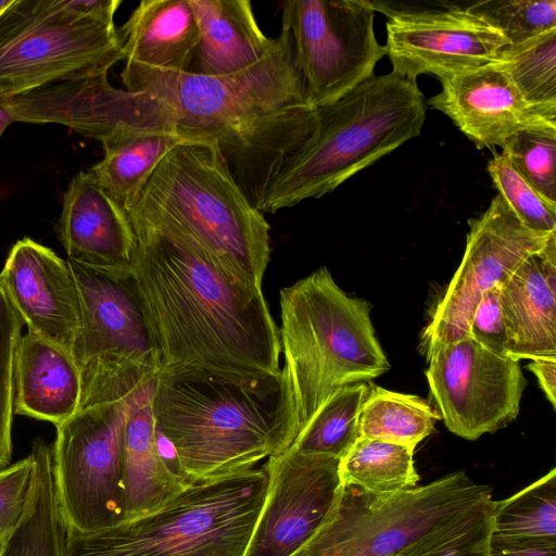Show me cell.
<instances>
[{
  "label": "cell",
  "mask_w": 556,
  "mask_h": 556,
  "mask_svg": "<svg viewBox=\"0 0 556 556\" xmlns=\"http://www.w3.org/2000/svg\"><path fill=\"white\" fill-rule=\"evenodd\" d=\"M122 113L131 128L174 127L217 144L256 206L317 126L288 30L255 64L226 76L124 66Z\"/></svg>",
  "instance_id": "1"
},
{
  "label": "cell",
  "mask_w": 556,
  "mask_h": 556,
  "mask_svg": "<svg viewBox=\"0 0 556 556\" xmlns=\"http://www.w3.org/2000/svg\"><path fill=\"white\" fill-rule=\"evenodd\" d=\"M127 214L136 239L131 273L161 368L279 372V328L263 292L229 278L169 216L140 203Z\"/></svg>",
  "instance_id": "2"
},
{
  "label": "cell",
  "mask_w": 556,
  "mask_h": 556,
  "mask_svg": "<svg viewBox=\"0 0 556 556\" xmlns=\"http://www.w3.org/2000/svg\"><path fill=\"white\" fill-rule=\"evenodd\" d=\"M152 409L164 456L189 482L253 468L299 433L287 371L230 372L193 364L161 368Z\"/></svg>",
  "instance_id": "3"
},
{
  "label": "cell",
  "mask_w": 556,
  "mask_h": 556,
  "mask_svg": "<svg viewBox=\"0 0 556 556\" xmlns=\"http://www.w3.org/2000/svg\"><path fill=\"white\" fill-rule=\"evenodd\" d=\"M427 104L417 81L392 71L372 75L336 102L316 109L307 143L266 189L263 214L318 199L420 135Z\"/></svg>",
  "instance_id": "4"
},
{
  "label": "cell",
  "mask_w": 556,
  "mask_h": 556,
  "mask_svg": "<svg viewBox=\"0 0 556 556\" xmlns=\"http://www.w3.org/2000/svg\"><path fill=\"white\" fill-rule=\"evenodd\" d=\"M494 502L491 488L464 470L391 494L344 485L328 520L293 556H424L489 518Z\"/></svg>",
  "instance_id": "5"
},
{
  "label": "cell",
  "mask_w": 556,
  "mask_h": 556,
  "mask_svg": "<svg viewBox=\"0 0 556 556\" xmlns=\"http://www.w3.org/2000/svg\"><path fill=\"white\" fill-rule=\"evenodd\" d=\"M279 304L283 369L299 431L334 390L390 370L370 319V303L343 291L327 267L282 288Z\"/></svg>",
  "instance_id": "6"
},
{
  "label": "cell",
  "mask_w": 556,
  "mask_h": 556,
  "mask_svg": "<svg viewBox=\"0 0 556 556\" xmlns=\"http://www.w3.org/2000/svg\"><path fill=\"white\" fill-rule=\"evenodd\" d=\"M137 203L169 216L229 278L262 291L270 258L269 224L240 188L215 142L187 141L174 148Z\"/></svg>",
  "instance_id": "7"
},
{
  "label": "cell",
  "mask_w": 556,
  "mask_h": 556,
  "mask_svg": "<svg viewBox=\"0 0 556 556\" xmlns=\"http://www.w3.org/2000/svg\"><path fill=\"white\" fill-rule=\"evenodd\" d=\"M267 482L253 468L194 481L150 514L94 532L67 529L65 556H242Z\"/></svg>",
  "instance_id": "8"
},
{
  "label": "cell",
  "mask_w": 556,
  "mask_h": 556,
  "mask_svg": "<svg viewBox=\"0 0 556 556\" xmlns=\"http://www.w3.org/2000/svg\"><path fill=\"white\" fill-rule=\"evenodd\" d=\"M121 0H13L0 14V89L21 94L103 74L124 60Z\"/></svg>",
  "instance_id": "9"
},
{
  "label": "cell",
  "mask_w": 556,
  "mask_h": 556,
  "mask_svg": "<svg viewBox=\"0 0 556 556\" xmlns=\"http://www.w3.org/2000/svg\"><path fill=\"white\" fill-rule=\"evenodd\" d=\"M135 389L115 400H80L55 426L53 473L67 529L94 532L125 521L123 442Z\"/></svg>",
  "instance_id": "10"
},
{
  "label": "cell",
  "mask_w": 556,
  "mask_h": 556,
  "mask_svg": "<svg viewBox=\"0 0 556 556\" xmlns=\"http://www.w3.org/2000/svg\"><path fill=\"white\" fill-rule=\"evenodd\" d=\"M367 0H288L282 24L315 108L331 104L374 75L386 55Z\"/></svg>",
  "instance_id": "11"
},
{
  "label": "cell",
  "mask_w": 556,
  "mask_h": 556,
  "mask_svg": "<svg viewBox=\"0 0 556 556\" xmlns=\"http://www.w3.org/2000/svg\"><path fill=\"white\" fill-rule=\"evenodd\" d=\"M468 225L462 262L421 331L419 349L426 358L435 348L468 337L483 293L503 282L527 256L556 236L526 227L498 193Z\"/></svg>",
  "instance_id": "12"
},
{
  "label": "cell",
  "mask_w": 556,
  "mask_h": 556,
  "mask_svg": "<svg viewBox=\"0 0 556 556\" xmlns=\"http://www.w3.org/2000/svg\"><path fill=\"white\" fill-rule=\"evenodd\" d=\"M80 303L71 354L81 379L132 367L159 371L160 361L131 269H109L66 260Z\"/></svg>",
  "instance_id": "13"
},
{
  "label": "cell",
  "mask_w": 556,
  "mask_h": 556,
  "mask_svg": "<svg viewBox=\"0 0 556 556\" xmlns=\"http://www.w3.org/2000/svg\"><path fill=\"white\" fill-rule=\"evenodd\" d=\"M426 361L431 397L457 437L473 441L517 418L527 383L519 361L494 354L469 336L435 348Z\"/></svg>",
  "instance_id": "14"
},
{
  "label": "cell",
  "mask_w": 556,
  "mask_h": 556,
  "mask_svg": "<svg viewBox=\"0 0 556 556\" xmlns=\"http://www.w3.org/2000/svg\"><path fill=\"white\" fill-rule=\"evenodd\" d=\"M340 459L287 448L264 465L268 482L242 556H293L333 511L343 488Z\"/></svg>",
  "instance_id": "15"
},
{
  "label": "cell",
  "mask_w": 556,
  "mask_h": 556,
  "mask_svg": "<svg viewBox=\"0 0 556 556\" xmlns=\"http://www.w3.org/2000/svg\"><path fill=\"white\" fill-rule=\"evenodd\" d=\"M384 47L392 72L413 80L431 74L444 80L493 62L508 45L495 28L466 8L383 10Z\"/></svg>",
  "instance_id": "16"
},
{
  "label": "cell",
  "mask_w": 556,
  "mask_h": 556,
  "mask_svg": "<svg viewBox=\"0 0 556 556\" xmlns=\"http://www.w3.org/2000/svg\"><path fill=\"white\" fill-rule=\"evenodd\" d=\"M0 285L27 331L71 353L79 328L80 303L67 261L23 238L9 252Z\"/></svg>",
  "instance_id": "17"
},
{
  "label": "cell",
  "mask_w": 556,
  "mask_h": 556,
  "mask_svg": "<svg viewBox=\"0 0 556 556\" xmlns=\"http://www.w3.org/2000/svg\"><path fill=\"white\" fill-rule=\"evenodd\" d=\"M441 85L442 90L427 104L448 116L478 149L502 148L523 130H556V122L534 109L494 62L441 80Z\"/></svg>",
  "instance_id": "18"
},
{
  "label": "cell",
  "mask_w": 556,
  "mask_h": 556,
  "mask_svg": "<svg viewBox=\"0 0 556 556\" xmlns=\"http://www.w3.org/2000/svg\"><path fill=\"white\" fill-rule=\"evenodd\" d=\"M56 232L67 258L109 269H131L136 245L127 212L85 172L63 194Z\"/></svg>",
  "instance_id": "19"
},
{
  "label": "cell",
  "mask_w": 556,
  "mask_h": 556,
  "mask_svg": "<svg viewBox=\"0 0 556 556\" xmlns=\"http://www.w3.org/2000/svg\"><path fill=\"white\" fill-rule=\"evenodd\" d=\"M508 356L556 358V236L500 283Z\"/></svg>",
  "instance_id": "20"
},
{
  "label": "cell",
  "mask_w": 556,
  "mask_h": 556,
  "mask_svg": "<svg viewBox=\"0 0 556 556\" xmlns=\"http://www.w3.org/2000/svg\"><path fill=\"white\" fill-rule=\"evenodd\" d=\"M156 374L148 377L134 390L125 424V521L160 509L192 483L172 467L161 451L152 409Z\"/></svg>",
  "instance_id": "21"
},
{
  "label": "cell",
  "mask_w": 556,
  "mask_h": 556,
  "mask_svg": "<svg viewBox=\"0 0 556 556\" xmlns=\"http://www.w3.org/2000/svg\"><path fill=\"white\" fill-rule=\"evenodd\" d=\"M81 370L72 354L27 331L15 357L14 414L58 426L78 408Z\"/></svg>",
  "instance_id": "22"
},
{
  "label": "cell",
  "mask_w": 556,
  "mask_h": 556,
  "mask_svg": "<svg viewBox=\"0 0 556 556\" xmlns=\"http://www.w3.org/2000/svg\"><path fill=\"white\" fill-rule=\"evenodd\" d=\"M125 65L189 72L199 45L188 0H142L118 29Z\"/></svg>",
  "instance_id": "23"
},
{
  "label": "cell",
  "mask_w": 556,
  "mask_h": 556,
  "mask_svg": "<svg viewBox=\"0 0 556 556\" xmlns=\"http://www.w3.org/2000/svg\"><path fill=\"white\" fill-rule=\"evenodd\" d=\"M200 40L189 72L226 76L258 62L275 38L261 29L249 0H188Z\"/></svg>",
  "instance_id": "24"
},
{
  "label": "cell",
  "mask_w": 556,
  "mask_h": 556,
  "mask_svg": "<svg viewBox=\"0 0 556 556\" xmlns=\"http://www.w3.org/2000/svg\"><path fill=\"white\" fill-rule=\"evenodd\" d=\"M187 141L199 140L173 127L124 130L101 142L104 155L87 173L128 212L161 161Z\"/></svg>",
  "instance_id": "25"
},
{
  "label": "cell",
  "mask_w": 556,
  "mask_h": 556,
  "mask_svg": "<svg viewBox=\"0 0 556 556\" xmlns=\"http://www.w3.org/2000/svg\"><path fill=\"white\" fill-rule=\"evenodd\" d=\"M30 455L33 477L26 507L1 556H65L67 526L55 490L52 446L37 438Z\"/></svg>",
  "instance_id": "26"
},
{
  "label": "cell",
  "mask_w": 556,
  "mask_h": 556,
  "mask_svg": "<svg viewBox=\"0 0 556 556\" xmlns=\"http://www.w3.org/2000/svg\"><path fill=\"white\" fill-rule=\"evenodd\" d=\"M440 419L438 410L418 395L369 384L358 416V434L416 447Z\"/></svg>",
  "instance_id": "27"
},
{
  "label": "cell",
  "mask_w": 556,
  "mask_h": 556,
  "mask_svg": "<svg viewBox=\"0 0 556 556\" xmlns=\"http://www.w3.org/2000/svg\"><path fill=\"white\" fill-rule=\"evenodd\" d=\"M415 447L378 439L358 438L339 462L342 485L377 494H391L417 486Z\"/></svg>",
  "instance_id": "28"
},
{
  "label": "cell",
  "mask_w": 556,
  "mask_h": 556,
  "mask_svg": "<svg viewBox=\"0 0 556 556\" xmlns=\"http://www.w3.org/2000/svg\"><path fill=\"white\" fill-rule=\"evenodd\" d=\"M367 391L366 382L334 390L299 431L289 448L341 459L359 438L358 416Z\"/></svg>",
  "instance_id": "29"
},
{
  "label": "cell",
  "mask_w": 556,
  "mask_h": 556,
  "mask_svg": "<svg viewBox=\"0 0 556 556\" xmlns=\"http://www.w3.org/2000/svg\"><path fill=\"white\" fill-rule=\"evenodd\" d=\"M491 535L556 542V469L503 501H495Z\"/></svg>",
  "instance_id": "30"
},
{
  "label": "cell",
  "mask_w": 556,
  "mask_h": 556,
  "mask_svg": "<svg viewBox=\"0 0 556 556\" xmlns=\"http://www.w3.org/2000/svg\"><path fill=\"white\" fill-rule=\"evenodd\" d=\"M493 62L534 109L556 122V28L507 45Z\"/></svg>",
  "instance_id": "31"
},
{
  "label": "cell",
  "mask_w": 556,
  "mask_h": 556,
  "mask_svg": "<svg viewBox=\"0 0 556 556\" xmlns=\"http://www.w3.org/2000/svg\"><path fill=\"white\" fill-rule=\"evenodd\" d=\"M517 45L556 28L555 0H485L466 8Z\"/></svg>",
  "instance_id": "32"
},
{
  "label": "cell",
  "mask_w": 556,
  "mask_h": 556,
  "mask_svg": "<svg viewBox=\"0 0 556 556\" xmlns=\"http://www.w3.org/2000/svg\"><path fill=\"white\" fill-rule=\"evenodd\" d=\"M488 172L497 193L526 227L538 233H556V204L547 201L503 153L494 154Z\"/></svg>",
  "instance_id": "33"
},
{
  "label": "cell",
  "mask_w": 556,
  "mask_h": 556,
  "mask_svg": "<svg viewBox=\"0 0 556 556\" xmlns=\"http://www.w3.org/2000/svg\"><path fill=\"white\" fill-rule=\"evenodd\" d=\"M514 167L551 203L556 204V130L517 132L502 147Z\"/></svg>",
  "instance_id": "34"
},
{
  "label": "cell",
  "mask_w": 556,
  "mask_h": 556,
  "mask_svg": "<svg viewBox=\"0 0 556 556\" xmlns=\"http://www.w3.org/2000/svg\"><path fill=\"white\" fill-rule=\"evenodd\" d=\"M23 325L0 285V471L12 458L15 357Z\"/></svg>",
  "instance_id": "35"
},
{
  "label": "cell",
  "mask_w": 556,
  "mask_h": 556,
  "mask_svg": "<svg viewBox=\"0 0 556 556\" xmlns=\"http://www.w3.org/2000/svg\"><path fill=\"white\" fill-rule=\"evenodd\" d=\"M31 477L30 454L0 471V531H12L20 522L28 500Z\"/></svg>",
  "instance_id": "36"
},
{
  "label": "cell",
  "mask_w": 556,
  "mask_h": 556,
  "mask_svg": "<svg viewBox=\"0 0 556 556\" xmlns=\"http://www.w3.org/2000/svg\"><path fill=\"white\" fill-rule=\"evenodd\" d=\"M469 337L490 352L508 356L500 303V285L489 289L481 296L469 325Z\"/></svg>",
  "instance_id": "37"
},
{
  "label": "cell",
  "mask_w": 556,
  "mask_h": 556,
  "mask_svg": "<svg viewBox=\"0 0 556 556\" xmlns=\"http://www.w3.org/2000/svg\"><path fill=\"white\" fill-rule=\"evenodd\" d=\"M491 530L492 515L456 540L424 556H490Z\"/></svg>",
  "instance_id": "38"
},
{
  "label": "cell",
  "mask_w": 556,
  "mask_h": 556,
  "mask_svg": "<svg viewBox=\"0 0 556 556\" xmlns=\"http://www.w3.org/2000/svg\"><path fill=\"white\" fill-rule=\"evenodd\" d=\"M490 556H556V542L509 541L491 535Z\"/></svg>",
  "instance_id": "39"
},
{
  "label": "cell",
  "mask_w": 556,
  "mask_h": 556,
  "mask_svg": "<svg viewBox=\"0 0 556 556\" xmlns=\"http://www.w3.org/2000/svg\"><path fill=\"white\" fill-rule=\"evenodd\" d=\"M527 368L536 377L547 401L556 408V358H534Z\"/></svg>",
  "instance_id": "40"
},
{
  "label": "cell",
  "mask_w": 556,
  "mask_h": 556,
  "mask_svg": "<svg viewBox=\"0 0 556 556\" xmlns=\"http://www.w3.org/2000/svg\"><path fill=\"white\" fill-rule=\"evenodd\" d=\"M14 122V117L9 108V96L0 89V137Z\"/></svg>",
  "instance_id": "41"
},
{
  "label": "cell",
  "mask_w": 556,
  "mask_h": 556,
  "mask_svg": "<svg viewBox=\"0 0 556 556\" xmlns=\"http://www.w3.org/2000/svg\"><path fill=\"white\" fill-rule=\"evenodd\" d=\"M10 533H11V531H0V556H1V553H2V548H3L4 542H5V540H7V538L9 536Z\"/></svg>",
  "instance_id": "42"
},
{
  "label": "cell",
  "mask_w": 556,
  "mask_h": 556,
  "mask_svg": "<svg viewBox=\"0 0 556 556\" xmlns=\"http://www.w3.org/2000/svg\"><path fill=\"white\" fill-rule=\"evenodd\" d=\"M13 2V0H0V14Z\"/></svg>",
  "instance_id": "43"
}]
</instances>
